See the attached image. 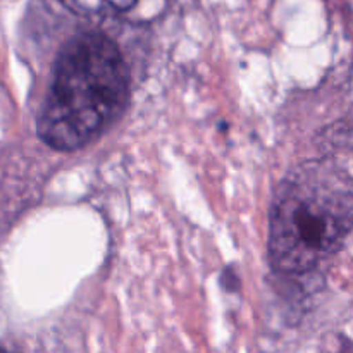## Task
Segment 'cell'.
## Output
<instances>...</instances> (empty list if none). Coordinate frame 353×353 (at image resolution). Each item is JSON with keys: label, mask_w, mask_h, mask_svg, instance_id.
Wrapping results in <instances>:
<instances>
[{"label": "cell", "mask_w": 353, "mask_h": 353, "mask_svg": "<svg viewBox=\"0 0 353 353\" xmlns=\"http://www.w3.org/2000/svg\"><path fill=\"white\" fill-rule=\"evenodd\" d=\"M130 102V71L103 33L71 38L55 59L38 114V137L61 152L78 150L105 133Z\"/></svg>", "instance_id": "obj_1"}, {"label": "cell", "mask_w": 353, "mask_h": 353, "mask_svg": "<svg viewBox=\"0 0 353 353\" xmlns=\"http://www.w3.org/2000/svg\"><path fill=\"white\" fill-rule=\"evenodd\" d=\"M68 7L78 12H95L103 6L114 10H128L138 2V0H62Z\"/></svg>", "instance_id": "obj_3"}, {"label": "cell", "mask_w": 353, "mask_h": 353, "mask_svg": "<svg viewBox=\"0 0 353 353\" xmlns=\"http://www.w3.org/2000/svg\"><path fill=\"white\" fill-rule=\"evenodd\" d=\"M353 230V178L326 162H307L278 185L269 219L274 271L300 276L340 252Z\"/></svg>", "instance_id": "obj_2"}]
</instances>
